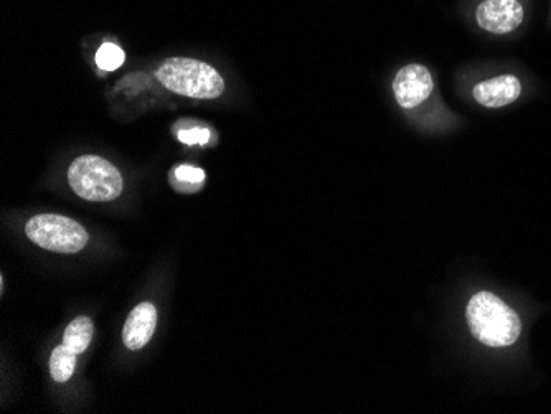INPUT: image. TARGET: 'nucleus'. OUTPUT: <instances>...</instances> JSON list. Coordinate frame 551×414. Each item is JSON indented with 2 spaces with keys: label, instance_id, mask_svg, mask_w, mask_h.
Returning <instances> with one entry per match:
<instances>
[{
  "label": "nucleus",
  "instance_id": "8",
  "mask_svg": "<svg viewBox=\"0 0 551 414\" xmlns=\"http://www.w3.org/2000/svg\"><path fill=\"white\" fill-rule=\"evenodd\" d=\"M157 309L151 302L134 307L124 324L123 340L129 350H141L156 332Z\"/></svg>",
  "mask_w": 551,
  "mask_h": 414
},
{
  "label": "nucleus",
  "instance_id": "5",
  "mask_svg": "<svg viewBox=\"0 0 551 414\" xmlns=\"http://www.w3.org/2000/svg\"><path fill=\"white\" fill-rule=\"evenodd\" d=\"M433 75L423 65H406L396 73L393 80V95L401 108L413 109L433 95Z\"/></svg>",
  "mask_w": 551,
  "mask_h": 414
},
{
  "label": "nucleus",
  "instance_id": "11",
  "mask_svg": "<svg viewBox=\"0 0 551 414\" xmlns=\"http://www.w3.org/2000/svg\"><path fill=\"white\" fill-rule=\"evenodd\" d=\"M205 179H207L205 172L195 165H177L170 174L172 184L177 185L175 189L182 190V192H197L202 189Z\"/></svg>",
  "mask_w": 551,
  "mask_h": 414
},
{
  "label": "nucleus",
  "instance_id": "1",
  "mask_svg": "<svg viewBox=\"0 0 551 414\" xmlns=\"http://www.w3.org/2000/svg\"><path fill=\"white\" fill-rule=\"evenodd\" d=\"M472 337L487 347H510L520 339L522 320L519 314L492 292H477L466 309Z\"/></svg>",
  "mask_w": 551,
  "mask_h": 414
},
{
  "label": "nucleus",
  "instance_id": "2",
  "mask_svg": "<svg viewBox=\"0 0 551 414\" xmlns=\"http://www.w3.org/2000/svg\"><path fill=\"white\" fill-rule=\"evenodd\" d=\"M165 90L194 99H217L225 93V80L212 65L195 58L170 57L156 71Z\"/></svg>",
  "mask_w": 551,
  "mask_h": 414
},
{
  "label": "nucleus",
  "instance_id": "4",
  "mask_svg": "<svg viewBox=\"0 0 551 414\" xmlns=\"http://www.w3.org/2000/svg\"><path fill=\"white\" fill-rule=\"evenodd\" d=\"M25 233L32 243L43 250L63 255L80 253L90 240L80 223L55 213L30 218L29 223L25 225Z\"/></svg>",
  "mask_w": 551,
  "mask_h": 414
},
{
  "label": "nucleus",
  "instance_id": "3",
  "mask_svg": "<svg viewBox=\"0 0 551 414\" xmlns=\"http://www.w3.org/2000/svg\"><path fill=\"white\" fill-rule=\"evenodd\" d=\"M71 190L90 202H111L123 193V175L116 165L99 156H81L68 169Z\"/></svg>",
  "mask_w": 551,
  "mask_h": 414
},
{
  "label": "nucleus",
  "instance_id": "6",
  "mask_svg": "<svg viewBox=\"0 0 551 414\" xmlns=\"http://www.w3.org/2000/svg\"><path fill=\"white\" fill-rule=\"evenodd\" d=\"M523 17L525 12L519 0H484L476 10L479 27L494 35L519 29Z\"/></svg>",
  "mask_w": 551,
  "mask_h": 414
},
{
  "label": "nucleus",
  "instance_id": "10",
  "mask_svg": "<svg viewBox=\"0 0 551 414\" xmlns=\"http://www.w3.org/2000/svg\"><path fill=\"white\" fill-rule=\"evenodd\" d=\"M78 353L68 349L65 344L58 345L50 357V373L55 382L66 383L73 377Z\"/></svg>",
  "mask_w": 551,
  "mask_h": 414
},
{
  "label": "nucleus",
  "instance_id": "7",
  "mask_svg": "<svg viewBox=\"0 0 551 414\" xmlns=\"http://www.w3.org/2000/svg\"><path fill=\"white\" fill-rule=\"evenodd\" d=\"M522 95V83L514 75H500L474 86L472 96L484 108L497 109L515 103Z\"/></svg>",
  "mask_w": 551,
  "mask_h": 414
},
{
  "label": "nucleus",
  "instance_id": "9",
  "mask_svg": "<svg viewBox=\"0 0 551 414\" xmlns=\"http://www.w3.org/2000/svg\"><path fill=\"white\" fill-rule=\"evenodd\" d=\"M93 332H95L93 320L90 317H78L66 327L63 344L80 355L90 347Z\"/></svg>",
  "mask_w": 551,
  "mask_h": 414
},
{
  "label": "nucleus",
  "instance_id": "12",
  "mask_svg": "<svg viewBox=\"0 0 551 414\" xmlns=\"http://www.w3.org/2000/svg\"><path fill=\"white\" fill-rule=\"evenodd\" d=\"M126 62V53L118 43L106 42L96 52V65L103 71H116Z\"/></svg>",
  "mask_w": 551,
  "mask_h": 414
},
{
  "label": "nucleus",
  "instance_id": "13",
  "mask_svg": "<svg viewBox=\"0 0 551 414\" xmlns=\"http://www.w3.org/2000/svg\"><path fill=\"white\" fill-rule=\"evenodd\" d=\"M177 139L185 146H207L210 139H212V131L208 128L192 126V128L177 131Z\"/></svg>",
  "mask_w": 551,
  "mask_h": 414
}]
</instances>
